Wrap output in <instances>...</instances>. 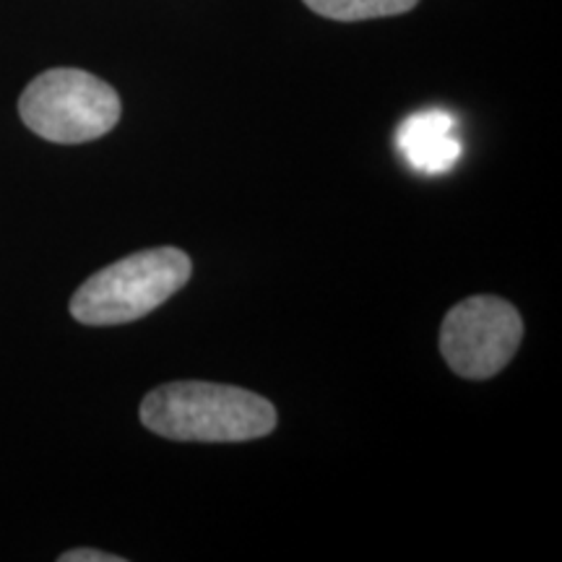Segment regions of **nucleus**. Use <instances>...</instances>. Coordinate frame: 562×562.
<instances>
[{"label":"nucleus","instance_id":"nucleus-3","mask_svg":"<svg viewBox=\"0 0 562 562\" xmlns=\"http://www.w3.org/2000/svg\"><path fill=\"white\" fill-rule=\"evenodd\" d=\"M121 97L108 81L79 68L40 74L19 100V115L34 136L53 144H87L115 128Z\"/></svg>","mask_w":562,"mask_h":562},{"label":"nucleus","instance_id":"nucleus-2","mask_svg":"<svg viewBox=\"0 0 562 562\" xmlns=\"http://www.w3.org/2000/svg\"><path fill=\"white\" fill-rule=\"evenodd\" d=\"M191 273L186 250L172 245L138 250L83 281L70 297V315L83 326H123L146 318L180 292Z\"/></svg>","mask_w":562,"mask_h":562},{"label":"nucleus","instance_id":"nucleus-5","mask_svg":"<svg viewBox=\"0 0 562 562\" xmlns=\"http://www.w3.org/2000/svg\"><path fill=\"white\" fill-rule=\"evenodd\" d=\"M398 151L419 175H446L461 159L456 117L446 110H422L406 117L396 131Z\"/></svg>","mask_w":562,"mask_h":562},{"label":"nucleus","instance_id":"nucleus-4","mask_svg":"<svg viewBox=\"0 0 562 562\" xmlns=\"http://www.w3.org/2000/svg\"><path fill=\"white\" fill-rule=\"evenodd\" d=\"M524 339V321L501 297H469L448 311L440 328V355L456 375L487 381L513 360Z\"/></svg>","mask_w":562,"mask_h":562},{"label":"nucleus","instance_id":"nucleus-6","mask_svg":"<svg viewBox=\"0 0 562 562\" xmlns=\"http://www.w3.org/2000/svg\"><path fill=\"white\" fill-rule=\"evenodd\" d=\"M313 13L334 21H364L398 16L412 11L419 0H302Z\"/></svg>","mask_w":562,"mask_h":562},{"label":"nucleus","instance_id":"nucleus-1","mask_svg":"<svg viewBox=\"0 0 562 562\" xmlns=\"http://www.w3.org/2000/svg\"><path fill=\"white\" fill-rule=\"evenodd\" d=\"M277 419L269 398L222 383H167L140 402L146 430L180 442L258 440L273 432Z\"/></svg>","mask_w":562,"mask_h":562},{"label":"nucleus","instance_id":"nucleus-7","mask_svg":"<svg viewBox=\"0 0 562 562\" xmlns=\"http://www.w3.org/2000/svg\"><path fill=\"white\" fill-rule=\"evenodd\" d=\"M60 562H123V558L110 552H100V550H70L63 552Z\"/></svg>","mask_w":562,"mask_h":562}]
</instances>
